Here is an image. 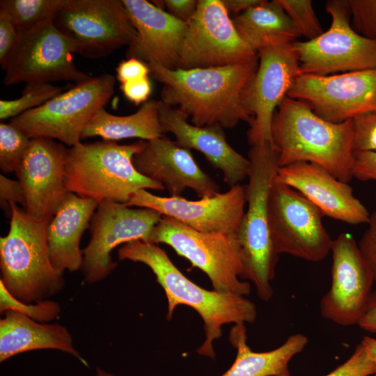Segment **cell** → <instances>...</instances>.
<instances>
[{"mask_svg": "<svg viewBox=\"0 0 376 376\" xmlns=\"http://www.w3.org/2000/svg\"><path fill=\"white\" fill-rule=\"evenodd\" d=\"M263 0H222L228 13L241 14L260 4Z\"/></svg>", "mask_w": 376, "mask_h": 376, "instance_id": "obj_45", "label": "cell"}, {"mask_svg": "<svg viewBox=\"0 0 376 376\" xmlns=\"http://www.w3.org/2000/svg\"><path fill=\"white\" fill-rule=\"evenodd\" d=\"M232 19L241 38L256 53L267 46L293 43L300 37L277 0H263Z\"/></svg>", "mask_w": 376, "mask_h": 376, "instance_id": "obj_27", "label": "cell"}, {"mask_svg": "<svg viewBox=\"0 0 376 376\" xmlns=\"http://www.w3.org/2000/svg\"><path fill=\"white\" fill-rule=\"evenodd\" d=\"M8 310L18 311L36 321L45 322L55 319L61 308L58 303L51 300L37 301L35 304L19 300L8 291L0 280V311L2 313Z\"/></svg>", "mask_w": 376, "mask_h": 376, "instance_id": "obj_32", "label": "cell"}, {"mask_svg": "<svg viewBox=\"0 0 376 376\" xmlns=\"http://www.w3.org/2000/svg\"><path fill=\"white\" fill-rule=\"evenodd\" d=\"M361 342L365 346L370 359L376 364V338L365 336ZM373 376H376V373Z\"/></svg>", "mask_w": 376, "mask_h": 376, "instance_id": "obj_46", "label": "cell"}, {"mask_svg": "<svg viewBox=\"0 0 376 376\" xmlns=\"http://www.w3.org/2000/svg\"><path fill=\"white\" fill-rule=\"evenodd\" d=\"M292 21L300 36L308 40L323 33V29L310 0H277Z\"/></svg>", "mask_w": 376, "mask_h": 376, "instance_id": "obj_33", "label": "cell"}, {"mask_svg": "<svg viewBox=\"0 0 376 376\" xmlns=\"http://www.w3.org/2000/svg\"><path fill=\"white\" fill-rule=\"evenodd\" d=\"M352 26L362 36L376 41V0H349Z\"/></svg>", "mask_w": 376, "mask_h": 376, "instance_id": "obj_34", "label": "cell"}, {"mask_svg": "<svg viewBox=\"0 0 376 376\" xmlns=\"http://www.w3.org/2000/svg\"><path fill=\"white\" fill-rule=\"evenodd\" d=\"M116 79L103 74L77 84L42 105L12 118L10 123L30 139L47 138L73 147L83 130L113 95Z\"/></svg>", "mask_w": 376, "mask_h": 376, "instance_id": "obj_8", "label": "cell"}, {"mask_svg": "<svg viewBox=\"0 0 376 376\" xmlns=\"http://www.w3.org/2000/svg\"><path fill=\"white\" fill-rule=\"evenodd\" d=\"M256 54L240 36L222 0H199L187 22L178 68L228 66Z\"/></svg>", "mask_w": 376, "mask_h": 376, "instance_id": "obj_13", "label": "cell"}, {"mask_svg": "<svg viewBox=\"0 0 376 376\" xmlns=\"http://www.w3.org/2000/svg\"><path fill=\"white\" fill-rule=\"evenodd\" d=\"M276 178L304 196L324 216L353 225L368 222L370 214L352 187L320 165L293 163L279 167Z\"/></svg>", "mask_w": 376, "mask_h": 376, "instance_id": "obj_22", "label": "cell"}, {"mask_svg": "<svg viewBox=\"0 0 376 376\" xmlns=\"http://www.w3.org/2000/svg\"><path fill=\"white\" fill-rule=\"evenodd\" d=\"M352 130L354 152L376 151V111L353 118Z\"/></svg>", "mask_w": 376, "mask_h": 376, "instance_id": "obj_35", "label": "cell"}, {"mask_svg": "<svg viewBox=\"0 0 376 376\" xmlns=\"http://www.w3.org/2000/svg\"><path fill=\"white\" fill-rule=\"evenodd\" d=\"M159 118L165 132L172 133L181 146L201 152L213 167L222 172L224 182L230 187L248 178L249 159L230 146L221 127L191 125L182 112L162 101Z\"/></svg>", "mask_w": 376, "mask_h": 376, "instance_id": "obj_23", "label": "cell"}, {"mask_svg": "<svg viewBox=\"0 0 376 376\" xmlns=\"http://www.w3.org/2000/svg\"><path fill=\"white\" fill-rule=\"evenodd\" d=\"M287 96L305 102L327 121L342 123L376 111V68L299 75Z\"/></svg>", "mask_w": 376, "mask_h": 376, "instance_id": "obj_15", "label": "cell"}, {"mask_svg": "<svg viewBox=\"0 0 376 376\" xmlns=\"http://www.w3.org/2000/svg\"><path fill=\"white\" fill-rule=\"evenodd\" d=\"M133 164L141 174L162 184L171 196H181L186 189L200 198L220 193L219 185L199 167L190 150L164 136L145 141Z\"/></svg>", "mask_w": 376, "mask_h": 376, "instance_id": "obj_20", "label": "cell"}, {"mask_svg": "<svg viewBox=\"0 0 376 376\" xmlns=\"http://www.w3.org/2000/svg\"><path fill=\"white\" fill-rule=\"evenodd\" d=\"M258 63L257 54L224 67L171 70L155 62L148 65L152 77L163 84V103L179 109L196 126L230 129L252 120L247 96Z\"/></svg>", "mask_w": 376, "mask_h": 376, "instance_id": "obj_1", "label": "cell"}, {"mask_svg": "<svg viewBox=\"0 0 376 376\" xmlns=\"http://www.w3.org/2000/svg\"><path fill=\"white\" fill-rule=\"evenodd\" d=\"M246 203V185L238 184L226 192L198 201L158 196L140 189L126 205L156 210L199 232L237 233Z\"/></svg>", "mask_w": 376, "mask_h": 376, "instance_id": "obj_18", "label": "cell"}, {"mask_svg": "<svg viewBox=\"0 0 376 376\" xmlns=\"http://www.w3.org/2000/svg\"><path fill=\"white\" fill-rule=\"evenodd\" d=\"M329 29L320 36L295 41L299 75H330L376 68V41L358 33L350 23L349 0H329Z\"/></svg>", "mask_w": 376, "mask_h": 376, "instance_id": "obj_9", "label": "cell"}, {"mask_svg": "<svg viewBox=\"0 0 376 376\" xmlns=\"http://www.w3.org/2000/svg\"><path fill=\"white\" fill-rule=\"evenodd\" d=\"M120 88L125 97L136 105L148 101L152 92L148 77L122 83Z\"/></svg>", "mask_w": 376, "mask_h": 376, "instance_id": "obj_41", "label": "cell"}, {"mask_svg": "<svg viewBox=\"0 0 376 376\" xmlns=\"http://www.w3.org/2000/svg\"><path fill=\"white\" fill-rule=\"evenodd\" d=\"M358 325L361 329L376 334V290H373Z\"/></svg>", "mask_w": 376, "mask_h": 376, "instance_id": "obj_44", "label": "cell"}, {"mask_svg": "<svg viewBox=\"0 0 376 376\" xmlns=\"http://www.w3.org/2000/svg\"><path fill=\"white\" fill-rule=\"evenodd\" d=\"M65 0H1L6 10L21 31H27L47 21H54Z\"/></svg>", "mask_w": 376, "mask_h": 376, "instance_id": "obj_29", "label": "cell"}, {"mask_svg": "<svg viewBox=\"0 0 376 376\" xmlns=\"http://www.w3.org/2000/svg\"><path fill=\"white\" fill-rule=\"evenodd\" d=\"M68 149L51 139L33 138L15 174L25 195L24 210L31 218L50 221L68 193L65 170Z\"/></svg>", "mask_w": 376, "mask_h": 376, "instance_id": "obj_19", "label": "cell"}, {"mask_svg": "<svg viewBox=\"0 0 376 376\" xmlns=\"http://www.w3.org/2000/svg\"><path fill=\"white\" fill-rule=\"evenodd\" d=\"M95 376H115L113 374L102 370V368L97 367L96 368Z\"/></svg>", "mask_w": 376, "mask_h": 376, "instance_id": "obj_47", "label": "cell"}, {"mask_svg": "<svg viewBox=\"0 0 376 376\" xmlns=\"http://www.w3.org/2000/svg\"><path fill=\"white\" fill-rule=\"evenodd\" d=\"M162 217L150 208H132L110 201L99 203L91 219V240L83 250L81 269L86 281H102L116 268L111 253L117 246L137 240L149 242Z\"/></svg>", "mask_w": 376, "mask_h": 376, "instance_id": "obj_14", "label": "cell"}, {"mask_svg": "<svg viewBox=\"0 0 376 376\" xmlns=\"http://www.w3.org/2000/svg\"><path fill=\"white\" fill-rule=\"evenodd\" d=\"M229 340L237 354L233 365L221 376H290L289 363L302 352L308 339L297 333L273 350L253 352L246 343L244 324H235L230 329Z\"/></svg>", "mask_w": 376, "mask_h": 376, "instance_id": "obj_26", "label": "cell"}, {"mask_svg": "<svg viewBox=\"0 0 376 376\" xmlns=\"http://www.w3.org/2000/svg\"><path fill=\"white\" fill-rule=\"evenodd\" d=\"M63 88L47 83H29L22 95L13 100H0V119L14 118L37 108L62 93Z\"/></svg>", "mask_w": 376, "mask_h": 376, "instance_id": "obj_30", "label": "cell"}, {"mask_svg": "<svg viewBox=\"0 0 376 376\" xmlns=\"http://www.w3.org/2000/svg\"><path fill=\"white\" fill-rule=\"evenodd\" d=\"M320 209L299 191L274 179L268 202L272 240L279 255L320 262L331 252L333 240Z\"/></svg>", "mask_w": 376, "mask_h": 376, "instance_id": "obj_10", "label": "cell"}, {"mask_svg": "<svg viewBox=\"0 0 376 376\" xmlns=\"http://www.w3.org/2000/svg\"><path fill=\"white\" fill-rule=\"evenodd\" d=\"M271 136L279 167L309 162L324 167L342 182L352 179V120L327 121L305 102L286 96L273 115Z\"/></svg>", "mask_w": 376, "mask_h": 376, "instance_id": "obj_3", "label": "cell"}, {"mask_svg": "<svg viewBox=\"0 0 376 376\" xmlns=\"http://www.w3.org/2000/svg\"><path fill=\"white\" fill-rule=\"evenodd\" d=\"M10 228L0 238V268L8 291L25 303L45 300L64 285L54 269L46 231L49 221H38L10 203Z\"/></svg>", "mask_w": 376, "mask_h": 376, "instance_id": "obj_6", "label": "cell"}, {"mask_svg": "<svg viewBox=\"0 0 376 376\" xmlns=\"http://www.w3.org/2000/svg\"><path fill=\"white\" fill-rule=\"evenodd\" d=\"M375 373L376 364L361 342L345 362L325 376H373Z\"/></svg>", "mask_w": 376, "mask_h": 376, "instance_id": "obj_36", "label": "cell"}, {"mask_svg": "<svg viewBox=\"0 0 376 376\" xmlns=\"http://www.w3.org/2000/svg\"><path fill=\"white\" fill-rule=\"evenodd\" d=\"M22 131L11 123L0 124V169L4 173L15 172L31 142Z\"/></svg>", "mask_w": 376, "mask_h": 376, "instance_id": "obj_31", "label": "cell"}, {"mask_svg": "<svg viewBox=\"0 0 376 376\" xmlns=\"http://www.w3.org/2000/svg\"><path fill=\"white\" fill-rule=\"evenodd\" d=\"M257 54L258 68L247 96L248 109L253 117L247 132L251 146L272 144L273 115L292 88L299 70L292 43L267 46Z\"/></svg>", "mask_w": 376, "mask_h": 376, "instance_id": "obj_17", "label": "cell"}, {"mask_svg": "<svg viewBox=\"0 0 376 376\" xmlns=\"http://www.w3.org/2000/svg\"><path fill=\"white\" fill-rule=\"evenodd\" d=\"M0 200L1 205L13 203H19L24 208L26 199L20 182L0 175Z\"/></svg>", "mask_w": 376, "mask_h": 376, "instance_id": "obj_42", "label": "cell"}, {"mask_svg": "<svg viewBox=\"0 0 376 376\" xmlns=\"http://www.w3.org/2000/svg\"><path fill=\"white\" fill-rule=\"evenodd\" d=\"M9 14L0 8V64L5 70L21 37Z\"/></svg>", "mask_w": 376, "mask_h": 376, "instance_id": "obj_37", "label": "cell"}, {"mask_svg": "<svg viewBox=\"0 0 376 376\" xmlns=\"http://www.w3.org/2000/svg\"><path fill=\"white\" fill-rule=\"evenodd\" d=\"M159 101L148 100L132 114L116 116L99 109L84 127L81 139L100 136L104 141H115L139 138L150 141L162 137L165 132L159 118Z\"/></svg>", "mask_w": 376, "mask_h": 376, "instance_id": "obj_28", "label": "cell"}, {"mask_svg": "<svg viewBox=\"0 0 376 376\" xmlns=\"http://www.w3.org/2000/svg\"><path fill=\"white\" fill-rule=\"evenodd\" d=\"M42 349L68 353L88 366L72 345L68 329L58 324H45L13 310L5 312L0 320V361L18 354Z\"/></svg>", "mask_w": 376, "mask_h": 376, "instance_id": "obj_25", "label": "cell"}, {"mask_svg": "<svg viewBox=\"0 0 376 376\" xmlns=\"http://www.w3.org/2000/svg\"><path fill=\"white\" fill-rule=\"evenodd\" d=\"M149 75L148 63L134 58L122 61L116 68V78L121 84L148 77Z\"/></svg>", "mask_w": 376, "mask_h": 376, "instance_id": "obj_40", "label": "cell"}, {"mask_svg": "<svg viewBox=\"0 0 376 376\" xmlns=\"http://www.w3.org/2000/svg\"><path fill=\"white\" fill-rule=\"evenodd\" d=\"M118 256L120 260L143 263L152 271L167 297L168 320L179 305L188 306L199 314L205 336L197 350L201 355L215 357L213 342L221 336L223 325L253 323L256 318V307L251 301L242 295L198 286L185 276L156 244L133 240L118 249Z\"/></svg>", "mask_w": 376, "mask_h": 376, "instance_id": "obj_2", "label": "cell"}, {"mask_svg": "<svg viewBox=\"0 0 376 376\" xmlns=\"http://www.w3.org/2000/svg\"><path fill=\"white\" fill-rule=\"evenodd\" d=\"M94 199L68 191L48 223L46 237L52 265L63 276L81 268L84 255L79 244L84 230L98 207Z\"/></svg>", "mask_w": 376, "mask_h": 376, "instance_id": "obj_24", "label": "cell"}, {"mask_svg": "<svg viewBox=\"0 0 376 376\" xmlns=\"http://www.w3.org/2000/svg\"><path fill=\"white\" fill-rule=\"evenodd\" d=\"M149 242L171 246L192 267L205 273L214 290L242 296L251 292V284L240 280L243 279L245 267L237 233H202L162 216Z\"/></svg>", "mask_w": 376, "mask_h": 376, "instance_id": "obj_7", "label": "cell"}, {"mask_svg": "<svg viewBox=\"0 0 376 376\" xmlns=\"http://www.w3.org/2000/svg\"><path fill=\"white\" fill-rule=\"evenodd\" d=\"M352 173L361 181H376V151L354 152Z\"/></svg>", "mask_w": 376, "mask_h": 376, "instance_id": "obj_39", "label": "cell"}, {"mask_svg": "<svg viewBox=\"0 0 376 376\" xmlns=\"http://www.w3.org/2000/svg\"><path fill=\"white\" fill-rule=\"evenodd\" d=\"M152 2L162 9L166 8L168 13L186 22L194 15L198 5L196 0H162Z\"/></svg>", "mask_w": 376, "mask_h": 376, "instance_id": "obj_43", "label": "cell"}, {"mask_svg": "<svg viewBox=\"0 0 376 376\" xmlns=\"http://www.w3.org/2000/svg\"><path fill=\"white\" fill-rule=\"evenodd\" d=\"M251 166L246 185L247 209L237 233L244 262V279L255 285L258 296L268 301L273 296L271 285L279 260L269 226L268 202L271 187L279 167L278 155L269 142L251 146Z\"/></svg>", "mask_w": 376, "mask_h": 376, "instance_id": "obj_5", "label": "cell"}, {"mask_svg": "<svg viewBox=\"0 0 376 376\" xmlns=\"http://www.w3.org/2000/svg\"><path fill=\"white\" fill-rule=\"evenodd\" d=\"M144 142L120 145L102 140L71 147L65 170L67 191L98 203L127 204L140 189L164 190L162 184L141 174L134 166L133 157Z\"/></svg>", "mask_w": 376, "mask_h": 376, "instance_id": "obj_4", "label": "cell"}, {"mask_svg": "<svg viewBox=\"0 0 376 376\" xmlns=\"http://www.w3.org/2000/svg\"><path fill=\"white\" fill-rule=\"evenodd\" d=\"M54 23L90 58L128 46L136 33L121 0H65Z\"/></svg>", "mask_w": 376, "mask_h": 376, "instance_id": "obj_11", "label": "cell"}, {"mask_svg": "<svg viewBox=\"0 0 376 376\" xmlns=\"http://www.w3.org/2000/svg\"><path fill=\"white\" fill-rule=\"evenodd\" d=\"M74 43L47 21L23 32L5 70L3 83H47L66 81L81 83L91 77L75 65Z\"/></svg>", "mask_w": 376, "mask_h": 376, "instance_id": "obj_12", "label": "cell"}, {"mask_svg": "<svg viewBox=\"0 0 376 376\" xmlns=\"http://www.w3.org/2000/svg\"><path fill=\"white\" fill-rule=\"evenodd\" d=\"M121 1L136 31L128 45L127 58L178 68L187 22L146 0Z\"/></svg>", "mask_w": 376, "mask_h": 376, "instance_id": "obj_21", "label": "cell"}, {"mask_svg": "<svg viewBox=\"0 0 376 376\" xmlns=\"http://www.w3.org/2000/svg\"><path fill=\"white\" fill-rule=\"evenodd\" d=\"M331 283L320 303L322 317L341 326L359 324L375 285L358 244L347 233L333 240Z\"/></svg>", "mask_w": 376, "mask_h": 376, "instance_id": "obj_16", "label": "cell"}, {"mask_svg": "<svg viewBox=\"0 0 376 376\" xmlns=\"http://www.w3.org/2000/svg\"><path fill=\"white\" fill-rule=\"evenodd\" d=\"M367 224L368 226L361 236L358 246L371 270L376 285V209L370 214Z\"/></svg>", "mask_w": 376, "mask_h": 376, "instance_id": "obj_38", "label": "cell"}]
</instances>
